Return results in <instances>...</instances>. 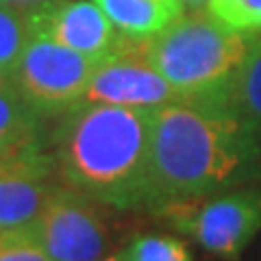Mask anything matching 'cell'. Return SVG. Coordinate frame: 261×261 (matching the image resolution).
I'll return each instance as SVG.
<instances>
[{"label": "cell", "mask_w": 261, "mask_h": 261, "mask_svg": "<svg viewBox=\"0 0 261 261\" xmlns=\"http://www.w3.org/2000/svg\"><path fill=\"white\" fill-rule=\"evenodd\" d=\"M261 178V142L226 100L154 109L148 209L163 214Z\"/></svg>", "instance_id": "1"}, {"label": "cell", "mask_w": 261, "mask_h": 261, "mask_svg": "<svg viewBox=\"0 0 261 261\" xmlns=\"http://www.w3.org/2000/svg\"><path fill=\"white\" fill-rule=\"evenodd\" d=\"M152 118V109L98 102L70 109L53 157L63 185L118 209L148 207Z\"/></svg>", "instance_id": "2"}, {"label": "cell", "mask_w": 261, "mask_h": 261, "mask_svg": "<svg viewBox=\"0 0 261 261\" xmlns=\"http://www.w3.org/2000/svg\"><path fill=\"white\" fill-rule=\"evenodd\" d=\"M250 39L214 15L190 11L144 39V55L181 100H226Z\"/></svg>", "instance_id": "3"}, {"label": "cell", "mask_w": 261, "mask_h": 261, "mask_svg": "<svg viewBox=\"0 0 261 261\" xmlns=\"http://www.w3.org/2000/svg\"><path fill=\"white\" fill-rule=\"evenodd\" d=\"M178 231L222 259H238L261 231V190L235 187L163 211Z\"/></svg>", "instance_id": "4"}, {"label": "cell", "mask_w": 261, "mask_h": 261, "mask_svg": "<svg viewBox=\"0 0 261 261\" xmlns=\"http://www.w3.org/2000/svg\"><path fill=\"white\" fill-rule=\"evenodd\" d=\"M96 59L44 37H31L11 83L37 113H68L83 102Z\"/></svg>", "instance_id": "5"}, {"label": "cell", "mask_w": 261, "mask_h": 261, "mask_svg": "<svg viewBox=\"0 0 261 261\" xmlns=\"http://www.w3.org/2000/svg\"><path fill=\"white\" fill-rule=\"evenodd\" d=\"M181 100L178 92L146 59L144 39L126 37L113 50L98 59L83 102L116 105L128 109H161Z\"/></svg>", "instance_id": "6"}, {"label": "cell", "mask_w": 261, "mask_h": 261, "mask_svg": "<svg viewBox=\"0 0 261 261\" xmlns=\"http://www.w3.org/2000/svg\"><path fill=\"white\" fill-rule=\"evenodd\" d=\"M33 228L53 261H98L107 252L109 233L96 200L68 185H59Z\"/></svg>", "instance_id": "7"}, {"label": "cell", "mask_w": 261, "mask_h": 261, "mask_svg": "<svg viewBox=\"0 0 261 261\" xmlns=\"http://www.w3.org/2000/svg\"><path fill=\"white\" fill-rule=\"evenodd\" d=\"M27 20L33 37L50 39L96 61L120 42V33L94 0H44L27 11Z\"/></svg>", "instance_id": "8"}, {"label": "cell", "mask_w": 261, "mask_h": 261, "mask_svg": "<svg viewBox=\"0 0 261 261\" xmlns=\"http://www.w3.org/2000/svg\"><path fill=\"white\" fill-rule=\"evenodd\" d=\"M55 159L35 148L0 161V233L33 228L59 190Z\"/></svg>", "instance_id": "9"}, {"label": "cell", "mask_w": 261, "mask_h": 261, "mask_svg": "<svg viewBox=\"0 0 261 261\" xmlns=\"http://www.w3.org/2000/svg\"><path fill=\"white\" fill-rule=\"evenodd\" d=\"M118 33L148 39L185 13L183 0H94Z\"/></svg>", "instance_id": "10"}, {"label": "cell", "mask_w": 261, "mask_h": 261, "mask_svg": "<svg viewBox=\"0 0 261 261\" xmlns=\"http://www.w3.org/2000/svg\"><path fill=\"white\" fill-rule=\"evenodd\" d=\"M39 113L13 83H0V161L37 148Z\"/></svg>", "instance_id": "11"}, {"label": "cell", "mask_w": 261, "mask_h": 261, "mask_svg": "<svg viewBox=\"0 0 261 261\" xmlns=\"http://www.w3.org/2000/svg\"><path fill=\"white\" fill-rule=\"evenodd\" d=\"M226 102L261 142V37H252L246 59L233 79Z\"/></svg>", "instance_id": "12"}, {"label": "cell", "mask_w": 261, "mask_h": 261, "mask_svg": "<svg viewBox=\"0 0 261 261\" xmlns=\"http://www.w3.org/2000/svg\"><path fill=\"white\" fill-rule=\"evenodd\" d=\"M27 13L0 5V83H11L31 42Z\"/></svg>", "instance_id": "13"}, {"label": "cell", "mask_w": 261, "mask_h": 261, "mask_svg": "<svg viewBox=\"0 0 261 261\" xmlns=\"http://www.w3.org/2000/svg\"><path fill=\"white\" fill-rule=\"evenodd\" d=\"M122 252L128 261H192L187 244L172 235H137Z\"/></svg>", "instance_id": "14"}, {"label": "cell", "mask_w": 261, "mask_h": 261, "mask_svg": "<svg viewBox=\"0 0 261 261\" xmlns=\"http://www.w3.org/2000/svg\"><path fill=\"white\" fill-rule=\"evenodd\" d=\"M207 13L244 35L261 33V0H211Z\"/></svg>", "instance_id": "15"}, {"label": "cell", "mask_w": 261, "mask_h": 261, "mask_svg": "<svg viewBox=\"0 0 261 261\" xmlns=\"http://www.w3.org/2000/svg\"><path fill=\"white\" fill-rule=\"evenodd\" d=\"M0 261H53L35 228L0 233Z\"/></svg>", "instance_id": "16"}, {"label": "cell", "mask_w": 261, "mask_h": 261, "mask_svg": "<svg viewBox=\"0 0 261 261\" xmlns=\"http://www.w3.org/2000/svg\"><path fill=\"white\" fill-rule=\"evenodd\" d=\"M39 3H44V0H0V5L5 7H11V9H18V11H31L33 7H37Z\"/></svg>", "instance_id": "17"}, {"label": "cell", "mask_w": 261, "mask_h": 261, "mask_svg": "<svg viewBox=\"0 0 261 261\" xmlns=\"http://www.w3.org/2000/svg\"><path fill=\"white\" fill-rule=\"evenodd\" d=\"M185 3V9H190V11H205L211 0H183Z\"/></svg>", "instance_id": "18"}, {"label": "cell", "mask_w": 261, "mask_h": 261, "mask_svg": "<svg viewBox=\"0 0 261 261\" xmlns=\"http://www.w3.org/2000/svg\"><path fill=\"white\" fill-rule=\"evenodd\" d=\"M98 261H128L126 257H124V252H118V255H107V257H102V259H98Z\"/></svg>", "instance_id": "19"}]
</instances>
